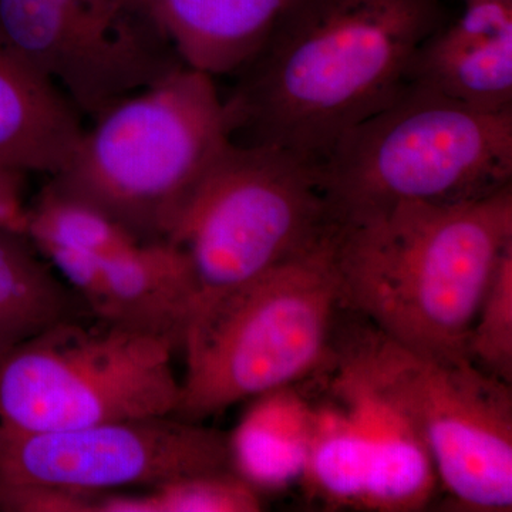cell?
Listing matches in <instances>:
<instances>
[{
    "label": "cell",
    "mask_w": 512,
    "mask_h": 512,
    "mask_svg": "<svg viewBox=\"0 0 512 512\" xmlns=\"http://www.w3.org/2000/svg\"><path fill=\"white\" fill-rule=\"evenodd\" d=\"M0 40L90 119L184 66L133 0H0Z\"/></svg>",
    "instance_id": "obj_9"
},
{
    "label": "cell",
    "mask_w": 512,
    "mask_h": 512,
    "mask_svg": "<svg viewBox=\"0 0 512 512\" xmlns=\"http://www.w3.org/2000/svg\"><path fill=\"white\" fill-rule=\"evenodd\" d=\"M100 495L52 485L0 483V512H97Z\"/></svg>",
    "instance_id": "obj_20"
},
{
    "label": "cell",
    "mask_w": 512,
    "mask_h": 512,
    "mask_svg": "<svg viewBox=\"0 0 512 512\" xmlns=\"http://www.w3.org/2000/svg\"><path fill=\"white\" fill-rule=\"evenodd\" d=\"M229 439L235 470L256 490L301 480L311 437V403L293 386L266 393Z\"/></svg>",
    "instance_id": "obj_16"
},
{
    "label": "cell",
    "mask_w": 512,
    "mask_h": 512,
    "mask_svg": "<svg viewBox=\"0 0 512 512\" xmlns=\"http://www.w3.org/2000/svg\"><path fill=\"white\" fill-rule=\"evenodd\" d=\"M357 363L409 416L458 510H512L511 384L470 359L419 355L367 328L342 339Z\"/></svg>",
    "instance_id": "obj_8"
},
{
    "label": "cell",
    "mask_w": 512,
    "mask_h": 512,
    "mask_svg": "<svg viewBox=\"0 0 512 512\" xmlns=\"http://www.w3.org/2000/svg\"><path fill=\"white\" fill-rule=\"evenodd\" d=\"M83 130L69 97L0 40V164L52 177Z\"/></svg>",
    "instance_id": "obj_14"
},
{
    "label": "cell",
    "mask_w": 512,
    "mask_h": 512,
    "mask_svg": "<svg viewBox=\"0 0 512 512\" xmlns=\"http://www.w3.org/2000/svg\"><path fill=\"white\" fill-rule=\"evenodd\" d=\"M464 5H470V3L487 2V0H463ZM504 2H512V0H504Z\"/></svg>",
    "instance_id": "obj_22"
},
{
    "label": "cell",
    "mask_w": 512,
    "mask_h": 512,
    "mask_svg": "<svg viewBox=\"0 0 512 512\" xmlns=\"http://www.w3.org/2000/svg\"><path fill=\"white\" fill-rule=\"evenodd\" d=\"M92 120L47 184L140 241H168L231 141L214 79L184 64Z\"/></svg>",
    "instance_id": "obj_3"
},
{
    "label": "cell",
    "mask_w": 512,
    "mask_h": 512,
    "mask_svg": "<svg viewBox=\"0 0 512 512\" xmlns=\"http://www.w3.org/2000/svg\"><path fill=\"white\" fill-rule=\"evenodd\" d=\"M185 66L234 76L261 49L293 0H133Z\"/></svg>",
    "instance_id": "obj_15"
},
{
    "label": "cell",
    "mask_w": 512,
    "mask_h": 512,
    "mask_svg": "<svg viewBox=\"0 0 512 512\" xmlns=\"http://www.w3.org/2000/svg\"><path fill=\"white\" fill-rule=\"evenodd\" d=\"M407 84L474 110H512V2L466 5L414 53Z\"/></svg>",
    "instance_id": "obj_12"
},
{
    "label": "cell",
    "mask_w": 512,
    "mask_h": 512,
    "mask_svg": "<svg viewBox=\"0 0 512 512\" xmlns=\"http://www.w3.org/2000/svg\"><path fill=\"white\" fill-rule=\"evenodd\" d=\"M28 173L0 164V231L25 235L28 231L29 205L25 202Z\"/></svg>",
    "instance_id": "obj_21"
},
{
    "label": "cell",
    "mask_w": 512,
    "mask_h": 512,
    "mask_svg": "<svg viewBox=\"0 0 512 512\" xmlns=\"http://www.w3.org/2000/svg\"><path fill=\"white\" fill-rule=\"evenodd\" d=\"M97 281L84 305L94 318L183 345L194 306L187 256L171 242H137L97 258Z\"/></svg>",
    "instance_id": "obj_13"
},
{
    "label": "cell",
    "mask_w": 512,
    "mask_h": 512,
    "mask_svg": "<svg viewBox=\"0 0 512 512\" xmlns=\"http://www.w3.org/2000/svg\"><path fill=\"white\" fill-rule=\"evenodd\" d=\"M511 245V184L474 200L343 215L335 229L343 309L419 355L468 359L478 306Z\"/></svg>",
    "instance_id": "obj_2"
},
{
    "label": "cell",
    "mask_w": 512,
    "mask_h": 512,
    "mask_svg": "<svg viewBox=\"0 0 512 512\" xmlns=\"http://www.w3.org/2000/svg\"><path fill=\"white\" fill-rule=\"evenodd\" d=\"M338 407L343 436L363 487V511L424 510L439 478L419 430L342 342L315 373Z\"/></svg>",
    "instance_id": "obj_11"
},
{
    "label": "cell",
    "mask_w": 512,
    "mask_h": 512,
    "mask_svg": "<svg viewBox=\"0 0 512 512\" xmlns=\"http://www.w3.org/2000/svg\"><path fill=\"white\" fill-rule=\"evenodd\" d=\"M471 362L501 382H512V245L498 259L467 339Z\"/></svg>",
    "instance_id": "obj_19"
},
{
    "label": "cell",
    "mask_w": 512,
    "mask_h": 512,
    "mask_svg": "<svg viewBox=\"0 0 512 512\" xmlns=\"http://www.w3.org/2000/svg\"><path fill=\"white\" fill-rule=\"evenodd\" d=\"M316 165L335 218L400 201L474 200L511 184L512 110H474L406 84Z\"/></svg>",
    "instance_id": "obj_5"
},
{
    "label": "cell",
    "mask_w": 512,
    "mask_h": 512,
    "mask_svg": "<svg viewBox=\"0 0 512 512\" xmlns=\"http://www.w3.org/2000/svg\"><path fill=\"white\" fill-rule=\"evenodd\" d=\"M336 222L308 251L228 293L185 330V377L174 416L201 420L305 382L325 365L342 311Z\"/></svg>",
    "instance_id": "obj_4"
},
{
    "label": "cell",
    "mask_w": 512,
    "mask_h": 512,
    "mask_svg": "<svg viewBox=\"0 0 512 512\" xmlns=\"http://www.w3.org/2000/svg\"><path fill=\"white\" fill-rule=\"evenodd\" d=\"M335 222L318 165L229 141L167 241L190 264L188 326L239 286L318 244Z\"/></svg>",
    "instance_id": "obj_6"
},
{
    "label": "cell",
    "mask_w": 512,
    "mask_h": 512,
    "mask_svg": "<svg viewBox=\"0 0 512 512\" xmlns=\"http://www.w3.org/2000/svg\"><path fill=\"white\" fill-rule=\"evenodd\" d=\"M441 0H293L222 99L228 136L319 164L407 84Z\"/></svg>",
    "instance_id": "obj_1"
},
{
    "label": "cell",
    "mask_w": 512,
    "mask_h": 512,
    "mask_svg": "<svg viewBox=\"0 0 512 512\" xmlns=\"http://www.w3.org/2000/svg\"><path fill=\"white\" fill-rule=\"evenodd\" d=\"M227 468H235L229 439L175 416L55 431L0 424V483L104 494Z\"/></svg>",
    "instance_id": "obj_10"
},
{
    "label": "cell",
    "mask_w": 512,
    "mask_h": 512,
    "mask_svg": "<svg viewBox=\"0 0 512 512\" xmlns=\"http://www.w3.org/2000/svg\"><path fill=\"white\" fill-rule=\"evenodd\" d=\"M77 302L25 235L0 231V349L76 318Z\"/></svg>",
    "instance_id": "obj_17"
},
{
    "label": "cell",
    "mask_w": 512,
    "mask_h": 512,
    "mask_svg": "<svg viewBox=\"0 0 512 512\" xmlns=\"http://www.w3.org/2000/svg\"><path fill=\"white\" fill-rule=\"evenodd\" d=\"M261 491L235 468L175 478L141 494L104 493L97 512H258Z\"/></svg>",
    "instance_id": "obj_18"
},
{
    "label": "cell",
    "mask_w": 512,
    "mask_h": 512,
    "mask_svg": "<svg viewBox=\"0 0 512 512\" xmlns=\"http://www.w3.org/2000/svg\"><path fill=\"white\" fill-rule=\"evenodd\" d=\"M177 349L173 340L97 318L60 320L0 349V424L55 431L174 416Z\"/></svg>",
    "instance_id": "obj_7"
}]
</instances>
